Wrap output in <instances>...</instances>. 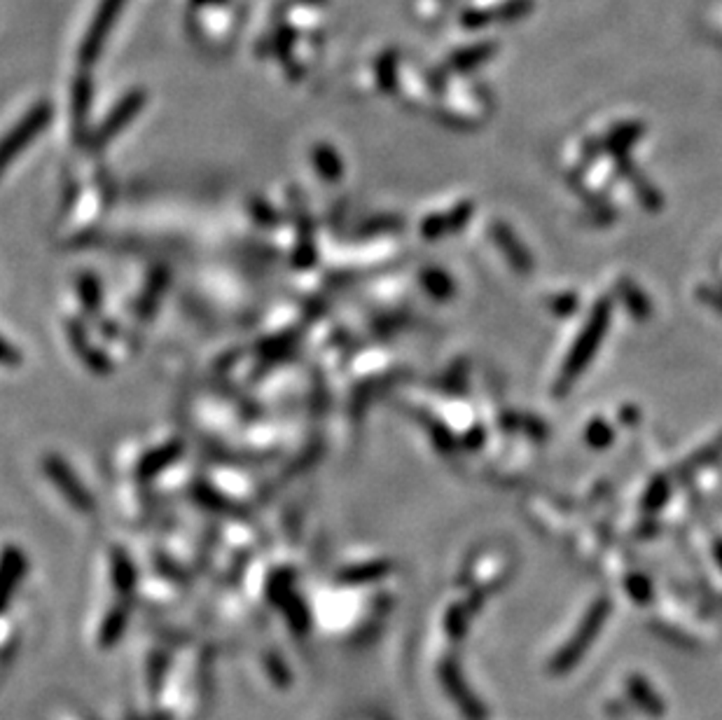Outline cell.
Masks as SVG:
<instances>
[{"label":"cell","instance_id":"2","mask_svg":"<svg viewBox=\"0 0 722 720\" xmlns=\"http://www.w3.org/2000/svg\"><path fill=\"white\" fill-rule=\"evenodd\" d=\"M442 680L444 688L451 692L454 702L459 704V708L463 711V716H466V720H489V711H486V707L475 697V692L468 688L466 679L460 676L459 667H456L454 662H447L442 667Z\"/></svg>","mask_w":722,"mask_h":720},{"label":"cell","instance_id":"1","mask_svg":"<svg viewBox=\"0 0 722 720\" xmlns=\"http://www.w3.org/2000/svg\"><path fill=\"white\" fill-rule=\"evenodd\" d=\"M606 615H608V603L606 601L594 603V606L589 609V613L584 615V620L580 622V627H577V632L571 636V641L552 657V662H549V671L557 673V676L571 671L577 662L583 660V655L589 650V645H592V641L596 638V634L601 632V627L606 622Z\"/></svg>","mask_w":722,"mask_h":720},{"label":"cell","instance_id":"3","mask_svg":"<svg viewBox=\"0 0 722 720\" xmlns=\"http://www.w3.org/2000/svg\"><path fill=\"white\" fill-rule=\"evenodd\" d=\"M627 695H629L631 702L641 708L643 714L650 716V718H662V716H664L666 704L662 702L659 692L655 690L653 685L647 683L643 676H638V673H631L629 679H627Z\"/></svg>","mask_w":722,"mask_h":720},{"label":"cell","instance_id":"4","mask_svg":"<svg viewBox=\"0 0 722 720\" xmlns=\"http://www.w3.org/2000/svg\"><path fill=\"white\" fill-rule=\"evenodd\" d=\"M47 118H49V108H47V106L35 108V111L29 115V118L23 120L22 127L12 131L10 138H7V141L3 143V146H0V166L5 164L7 159H10L14 153H17L19 147H23L26 143L31 141V136H33L35 131L40 129L42 124L47 122Z\"/></svg>","mask_w":722,"mask_h":720},{"label":"cell","instance_id":"5","mask_svg":"<svg viewBox=\"0 0 722 720\" xmlns=\"http://www.w3.org/2000/svg\"><path fill=\"white\" fill-rule=\"evenodd\" d=\"M120 3H122V0H105L103 10H101L99 19H96V26L92 29L87 45H85V59H89V57H94V54L99 52L101 42H103L105 33H108V26L112 24V19H115L117 10H120Z\"/></svg>","mask_w":722,"mask_h":720}]
</instances>
